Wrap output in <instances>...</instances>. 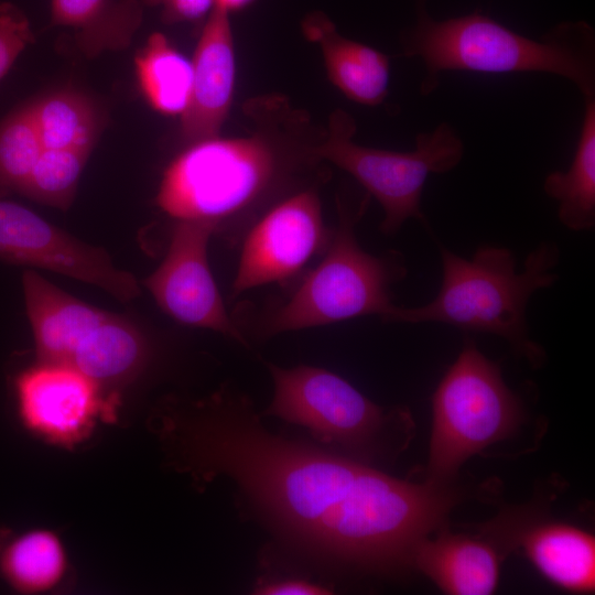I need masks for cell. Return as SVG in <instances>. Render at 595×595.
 <instances>
[{
	"instance_id": "6da1fadb",
	"label": "cell",
	"mask_w": 595,
	"mask_h": 595,
	"mask_svg": "<svg viewBox=\"0 0 595 595\" xmlns=\"http://www.w3.org/2000/svg\"><path fill=\"white\" fill-rule=\"evenodd\" d=\"M150 423L174 470L199 488L227 478L273 531L325 563L377 573L411 566L416 544L457 501L446 485L399 479L269 431L235 388L167 402Z\"/></svg>"
},
{
	"instance_id": "7a4b0ae2",
	"label": "cell",
	"mask_w": 595,
	"mask_h": 595,
	"mask_svg": "<svg viewBox=\"0 0 595 595\" xmlns=\"http://www.w3.org/2000/svg\"><path fill=\"white\" fill-rule=\"evenodd\" d=\"M244 112L252 122L247 136L188 144L165 169L155 201L175 221H207L216 231L249 228L322 162L313 152L322 137H310V119L285 98L251 99Z\"/></svg>"
},
{
	"instance_id": "3957f363",
	"label": "cell",
	"mask_w": 595,
	"mask_h": 595,
	"mask_svg": "<svg viewBox=\"0 0 595 595\" xmlns=\"http://www.w3.org/2000/svg\"><path fill=\"white\" fill-rule=\"evenodd\" d=\"M416 0V22L401 37L402 55L420 58V94H432L445 71L490 74L539 72L561 76L595 98V33L586 22L560 23L539 40L480 12L436 21Z\"/></svg>"
},
{
	"instance_id": "277c9868",
	"label": "cell",
	"mask_w": 595,
	"mask_h": 595,
	"mask_svg": "<svg viewBox=\"0 0 595 595\" xmlns=\"http://www.w3.org/2000/svg\"><path fill=\"white\" fill-rule=\"evenodd\" d=\"M440 255L439 293L421 306H397L390 323H442L497 335L530 363L540 364L543 351L529 337L526 311L534 292L550 288L558 280L556 245L537 246L527 255L520 272L513 253L505 247L480 246L470 259L444 247L440 248Z\"/></svg>"
},
{
	"instance_id": "5b68a950",
	"label": "cell",
	"mask_w": 595,
	"mask_h": 595,
	"mask_svg": "<svg viewBox=\"0 0 595 595\" xmlns=\"http://www.w3.org/2000/svg\"><path fill=\"white\" fill-rule=\"evenodd\" d=\"M367 197L356 209L338 202V224L321 261L307 273L281 305L262 321L261 334L272 336L377 315L390 322L397 305L391 285L407 268L398 252L375 256L358 244L355 226L363 216Z\"/></svg>"
},
{
	"instance_id": "8992f818",
	"label": "cell",
	"mask_w": 595,
	"mask_h": 595,
	"mask_svg": "<svg viewBox=\"0 0 595 595\" xmlns=\"http://www.w3.org/2000/svg\"><path fill=\"white\" fill-rule=\"evenodd\" d=\"M523 420L499 366L467 340L432 397L428 482L447 485L468 458L513 435Z\"/></svg>"
},
{
	"instance_id": "52a82bcc",
	"label": "cell",
	"mask_w": 595,
	"mask_h": 595,
	"mask_svg": "<svg viewBox=\"0 0 595 595\" xmlns=\"http://www.w3.org/2000/svg\"><path fill=\"white\" fill-rule=\"evenodd\" d=\"M356 123L345 110L328 119L327 130L315 144L314 155L349 173L374 196L383 209L380 230L397 232L409 219L425 223L421 198L430 174H444L456 167L464 144L456 130L441 122L415 138V149L398 152L375 149L354 141Z\"/></svg>"
},
{
	"instance_id": "ba28073f",
	"label": "cell",
	"mask_w": 595,
	"mask_h": 595,
	"mask_svg": "<svg viewBox=\"0 0 595 595\" xmlns=\"http://www.w3.org/2000/svg\"><path fill=\"white\" fill-rule=\"evenodd\" d=\"M267 367L273 381L268 415L306 429L321 444L350 457L383 450L393 412H387L327 369L307 365L283 368L270 363Z\"/></svg>"
},
{
	"instance_id": "9c48e42d",
	"label": "cell",
	"mask_w": 595,
	"mask_h": 595,
	"mask_svg": "<svg viewBox=\"0 0 595 595\" xmlns=\"http://www.w3.org/2000/svg\"><path fill=\"white\" fill-rule=\"evenodd\" d=\"M332 230L324 224L317 184L275 202L246 231L232 296L296 277L325 251Z\"/></svg>"
},
{
	"instance_id": "30bf717a",
	"label": "cell",
	"mask_w": 595,
	"mask_h": 595,
	"mask_svg": "<svg viewBox=\"0 0 595 595\" xmlns=\"http://www.w3.org/2000/svg\"><path fill=\"white\" fill-rule=\"evenodd\" d=\"M0 261L36 267L96 285L121 302L140 295L137 279L102 248L85 244L28 207L0 196Z\"/></svg>"
},
{
	"instance_id": "8fae6325",
	"label": "cell",
	"mask_w": 595,
	"mask_h": 595,
	"mask_svg": "<svg viewBox=\"0 0 595 595\" xmlns=\"http://www.w3.org/2000/svg\"><path fill=\"white\" fill-rule=\"evenodd\" d=\"M215 232L207 221H175L163 261L143 284L162 311L178 323L218 332L247 346L209 268L207 247Z\"/></svg>"
},
{
	"instance_id": "7c38bea8",
	"label": "cell",
	"mask_w": 595,
	"mask_h": 595,
	"mask_svg": "<svg viewBox=\"0 0 595 595\" xmlns=\"http://www.w3.org/2000/svg\"><path fill=\"white\" fill-rule=\"evenodd\" d=\"M14 393L21 424L64 446L83 441L109 413L101 387L66 365L37 361L17 376Z\"/></svg>"
},
{
	"instance_id": "4fadbf2b",
	"label": "cell",
	"mask_w": 595,
	"mask_h": 595,
	"mask_svg": "<svg viewBox=\"0 0 595 595\" xmlns=\"http://www.w3.org/2000/svg\"><path fill=\"white\" fill-rule=\"evenodd\" d=\"M188 105L181 115V137L188 145L219 136L232 102L236 60L229 12L214 7L192 60Z\"/></svg>"
},
{
	"instance_id": "5bb4252c",
	"label": "cell",
	"mask_w": 595,
	"mask_h": 595,
	"mask_svg": "<svg viewBox=\"0 0 595 595\" xmlns=\"http://www.w3.org/2000/svg\"><path fill=\"white\" fill-rule=\"evenodd\" d=\"M22 286L39 361L67 366L110 314L72 296L32 270L23 272Z\"/></svg>"
},
{
	"instance_id": "9a60e30c",
	"label": "cell",
	"mask_w": 595,
	"mask_h": 595,
	"mask_svg": "<svg viewBox=\"0 0 595 595\" xmlns=\"http://www.w3.org/2000/svg\"><path fill=\"white\" fill-rule=\"evenodd\" d=\"M501 558L485 538L442 531L414 548L411 566L451 595H488L499 583Z\"/></svg>"
},
{
	"instance_id": "2e32d148",
	"label": "cell",
	"mask_w": 595,
	"mask_h": 595,
	"mask_svg": "<svg viewBox=\"0 0 595 595\" xmlns=\"http://www.w3.org/2000/svg\"><path fill=\"white\" fill-rule=\"evenodd\" d=\"M305 37L318 44L327 76L348 99L380 105L388 95L389 57L380 51L339 34L329 18L320 11L302 22Z\"/></svg>"
},
{
	"instance_id": "e0dca14e",
	"label": "cell",
	"mask_w": 595,
	"mask_h": 595,
	"mask_svg": "<svg viewBox=\"0 0 595 595\" xmlns=\"http://www.w3.org/2000/svg\"><path fill=\"white\" fill-rule=\"evenodd\" d=\"M513 538L545 580L569 592H594L595 538L591 532L563 521L540 520Z\"/></svg>"
},
{
	"instance_id": "ac0fdd59",
	"label": "cell",
	"mask_w": 595,
	"mask_h": 595,
	"mask_svg": "<svg viewBox=\"0 0 595 595\" xmlns=\"http://www.w3.org/2000/svg\"><path fill=\"white\" fill-rule=\"evenodd\" d=\"M51 25L68 28L89 57L128 47L143 17L140 0H51Z\"/></svg>"
},
{
	"instance_id": "d6986e66",
	"label": "cell",
	"mask_w": 595,
	"mask_h": 595,
	"mask_svg": "<svg viewBox=\"0 0 595 595\" xmlns=\"http://www.w3.org/2000/svg\"><path fill=\"white\" fill-rule=\"evenodd\" d=\"M66 571V553L54 532L0 527V577L11 588L23 594L47 592L64 580Z\"/></svg>"
},
{
	"instance_id": "ffe728a7",
	"label": "cell",
	"mask_w": 595,
	"mask_h": 595,
	"mask_svg": "<svg viewBox=\"0 0 595 595\" xmlns=\"http://www.w3.org/2000/svg\"><path fill=\"white\" fill-rule=\"evenodd\" d=\"M544 193L558 202L559 220L573 231L595 226V98L584 99V113L569 170L547 175Z\"/></svg>"
},
{
	"instance_id": "44dd1931",
	"label": "cell",
	"mask_w": 595,
	"mask_h": 595,
	"mask_svg": "<svg viewBox=\"0 0 595 595\" xmlns=\"http://www.w3.org/2000/svg\"><path fill=\"white\" fill-rule=\"evenodd\" d=\"M28 107L43 149H73L91 153L101 132V113L80 91L44 94Z\"/></svg>"
},
{
	"instance_id": "7402d4cb",
	"label": "cell",
	"mask_w": 595,
	"mask_h": 595,
	"mask_svg": "<svg viewBox=\"0 0 595 595\" xmlns=\"http://www.w3.org/2000/svg\"><path fill=\"white\" fill-rule=\"evenodd\" d=\"M139 88L148 104L163 115H182L190 101L193 66L170 41L152 33L134 58Z\"/></svg>"
},
{
	"instance_id": "603a6c76",
	"label": "cell",
	"mask_w": 595,
	"mask_h": 595,
	"mask_svg": "<svg viewBox=\"0 0 595 595\" xmlns=\"http://www.w3.org/2000/svg\"><path fill=\"white\" fill-rule=\"evenodd\" d=\"M90 153L73 149H44L18 194L62 210L72 205Z\"/></svg>"
},
{
	"instance_id": "cb8c5ba5",
	"label": "cell",
	"mask_w": 595,
	"mask_h": 595,
	"mask_svg": "<svg viewBox=\"0 0 595 595\" xmlns=\"http://www.w3.org/2000/svg\"><path fill=\"white\" fill-rule=\"evenodd\" d=\"M33 41L29 19L21 9L12 3H0V82Z\"/></svg>"
},
{
	"instance_id": "d4e9b609",
	"label": "cell",
	"mask_w": 595,
	"mask_h": 595,
	"mask_svg": "<svg viewBox=\"0 0 595 595\" xmlns=\"http://www.w3.org/2000/svg\"><path fill=\"white\" fill-rule=\"evenodd\" d=\"M140 2L160 8L162 20L170 24L202 21L215 7V0H140Z\"/></svg>"
},
{
	"instance_id": "484cf974",
	"label": "cell",
	"mask_w": 595,
	"mask_h": 595,
	"mask_svg": "<svg viewBox=\"0 0 595 595\" xmlns=\"http://www.w3.org/2000/svg\"><path fill=\"white\" fill-rule=\"evenodd\" d=\"M331 588L303 578H278L259 582L253 588L257 595H325Z\"/></svg>"
},
{
	"instance_id": "4316f807",
	"label": "cell",
	"mask_w": 595,
	"mask_h": 595,
	"mask_svg": "<svg viewBox=\"0 0 595 595\" xmlns=\"http://www.w3.org/2000/svg\"><path fill=\"white\" fill-rule=\"evenodd\" d=\"M253 0H215V7H218L227 12L236 11L245 8Z\"/></svg>"
}]
</instances>
